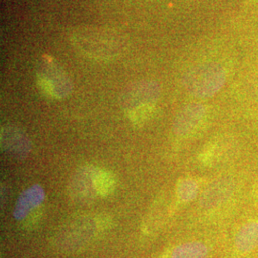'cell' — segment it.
Listing matches in <instances>:
<instances>
[{
    "instance_id": "6da1fadb",
    "label": "cell",
    "mask_w": 258,
    "mask_h": 258,
    "mask_svg": "<svg viewBox=\"0 0 258 258\" xmlns=\"http://www.w3.org/2000/svg\"><path fill=\"white\" fill-rule=\"evenodd\" d=\"M69 38L79 52L97 60L113 59L122 54L127 45L125 35L115 29L100 26L74 28Z\"/></svg>"
},
{
    "instance_id": "7a4b0ae2",
    "label": "cell",
    "mask_w": 258,
    "mask_h": 258,
    "mask_svg": "<svg viewBox=\"0 0 258 258\" xmlns=\"http://www.w3.org/2000/svg\"><path fill=\"white\" fill-rule=\"evenodd\" d=\"M161 95V87L155 81L132 83L120 97V106L134 124H142L150 118Z\"/></svg>"
},
{
    "instance_id": "3957f363",
    "label": "cell",
    "mask_w": 258,
    "mask_h": 258,
    "mask_svg": "<svg viewBox=\"0 0 258 258\" xmlns=\"http://www.w3.org/2000/svg\"><path fill=\"white\" fill-rule=\"evenodd\" d=\"M100 229L98 218L84 214L75 216L56 231L55 245L63 251L80 250L94 239Z\"/></svg>"
},
{
    "instance_id": "277c9868",
    "label": "cell",
    "mask_w": 258,
    "mask_h": 258,
    "mask_svg": "<svg viewBox=\"0 0 258 258\" xmlns=\"http://www.w3.org/2000/svg\"><path fill=\"white\" fill-rule=\"evenodd\" d=\"M226 71L218 63H206L196 67L185 80L188 93L197 99H210L224 87Z\"/></svg>"
},
{
    "instance_id": "5b68a950",
    "label": "cell",
    "mask_w": 258,
    "mask_h": 258,
    "mask_svg": "<svg viewBox=\"0 0 258 258\" xmlns=\"http://www.w3.org/2000/svg\"><path fill=\"white\" fill-rule=\"evenodd\" d=\"M37 83L41 90L54 99H64L73 91V83L64 69L44 55L37 68Z\"/></svg>"
},
{
    "instance_id": "8992f818",
    "label": "cell",
    "mask_w": 258,
    "mask_h": 258,
    "mask_svg": "<svg viewBox=\"0 0 258 258\" xmlns=\"http://www.w3.org/2000/svg\"><path fill=\"white\" fill-rule=\"evenodd\" d=\"M95 168L92 166H83L76 170L68 185L71 199L79 204H89L98 196L94 184Z\"/></svg>"
},
{
    "instance_id": "52a82bcc",
    "label": "cell",
    "mask_w": 258,
    "mask_h": 258,
    "mask_svg": "<svg viewBox=\"0 0 258 258\" xmlns=\"http://www.w3.org/2000/svg\"><path fill=\"white\" fill-rule=\"evenodd\" d=\"M0 138L2 150L14 159H25L32 149V143L26 133L17 126H3Z\"/></svg>"
},
{
    "instance_id": "ba28073f",
    "label": "cell",
    "mask_w": 258,
    "mask_h": 258,
    "mask_svg": "<svg viewBox=\"0 0 258 258\" xmlns=\"http://www.w3.org/2000/svg\"><path fill=\"white\" fill-rule=\"evenodd\" d=\"M206 106L199 102H192L183 107L173 121V131L179 137L191 134L203 122L206 117Z\"/></svg>"
},
{
    "instance_id": "9c48e42d",
    "label": "cell",
    "mask_w": 258,
    "mask_h": 258,
    "mask_svg": "<svg viewBox=\"0 0 258 258\" xmlns=\"http://www.w3.org/2000/svg\"><path fill=\"white\" fill-rule=\"evenodd\" d=\"M45 194L39 184H34L24 190L17 201L13 215L15 219L21 221L37 209L44 200Z\"/></svg>"
},
{
    "instance_id": "30bf717a",
    "label": "cell",
    "mask_w": 258,
    "mask_h": 258,
    "mask_svg": "<svg viewBox=\"0 0 258 258\" xmlns=\"http://www.w3.org/2000/svg\"><path fill=\"white\" fill-rule=\"evenodd\" d=\"M234 244L236 249L242 253H249L258 247V222L250 221L246 223L240 229Z\"/></svg>"
},
{
    "instance_id": "8fae6325",
    "label": "cell",
    "mask_w": 258,
    "mask_h": 258,
    "mask_svg": "<svg viewBox=\"0 0 258 258\" xmlns=\"http://www.w3.org/2000/svg\"><path fill=\"white\" fill-rule=\"evenodd\" d=\"M231 194V184L229 182H217L212 184L202 195L201 205L204 208H211L224 202Z\"/></svg>"
},
{
    "instance_id": "7c38bea8",
    "label": "cell",
    "mask_w": 258,
    "mask_h": 258,
    "mask_svg": "<svg viewBox=\"0 0 258 258\" xmlns=\"http://www.w3.org/2000/svg\"><path fill=\"white\" fill-rule=\"evenodd\" d=\"M94 184L98 196L110 195L117 186V180L115 175L107 169L95 168Z\"/></svg>"
},
{
    "instance_id": "4fadbf2b",
    "label": "cell",
    "mask_w": 258,
    "mask_h": 258,
    "mask_svg": "<svg viewBox=\"0 0 258 258\" xmlns=\"http://www.w3.org/2000/svg\"><path fill=\"white\" fill-rule=\"evenodd\" d=\"M209 249L201 242L184 243L173 249L170 258H207Z\"/></svg>"
},
{
    "instance_id": "5bb4252c",
    "label": "cell",
    "mask_w": 258,
    "mask_h": 258,
    "mask_svg": "<svg viewBox=\"0 0 258 258\" xmlns=\"http://www.w3.org/2000/svg\"><path fill=\"white\" fill-rule=\"evenodd\" d=\"M198 194V184L192 179H183L177 184L176 194L180 201L190 202L194 200Z\"/></svg>"
}]
</instances>
